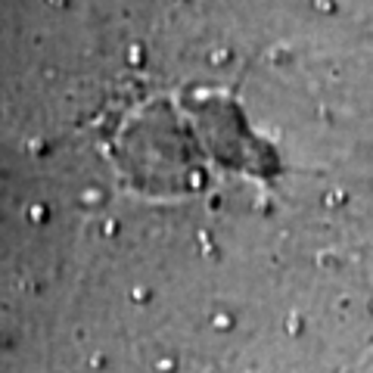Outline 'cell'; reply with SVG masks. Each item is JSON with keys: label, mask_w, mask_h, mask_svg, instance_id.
<instances>
[{"label": "cell", "mask_w": 373, "mask_h": 373, "mask_svg": "<svg viewBox=\"0 0 373 373\" xmlns=\"http://www.w3.org/2000/svg\"><path fill=\"white\" fill-rule=\"evenodd\" d=\"M44 218H47L44 206H31V221H44Z\"/></svg>", "instance_id": "1"}]
</instances>
